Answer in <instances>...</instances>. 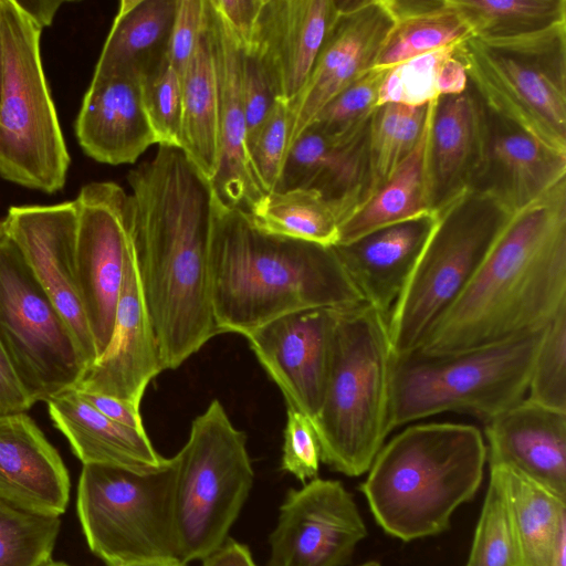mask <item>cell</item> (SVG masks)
Listing matches in <instances>:
<instances>
[{
	"label": "cell",
	"instance_id": "obj_1",
	"mask_svg": "<svg viewBox=\"0 0 566 566\" xmlns=\"http://www.w3.org/2000/svg\"><path fill=\"white\" fill-rule=\"evenodd\" d=\"M145 306L166 369L220 334L209 266L212 185L179 148L158 146L127 175Z\"/></svg>",
	"mask_w": 566,
	"mask_h": 566
},
{
	"label": "cell",
	"instance_id": "obj_2",
	"mask_svg": "<svg viewBox=\"0 0 566 566\" xmlns=\"http://www.w3.org/2000/svg\"><path fill=\"white\" fill-rule=\"evenodd\" d=\"M566 308V178L513 213L413 352L452 355L543 331Z\"/></svg>",
	"mask_w": 566,
	"mask_h": 566
},
{
	"label": "cell",
	"instance_id": "obj_3",
	"mask_svg": "<svg viewBox=\"0 0 566 566\" xmlns=\"http://www.w3.org/2000/svg\"><path fill=\"white\" fill-rule=\"evenodd\" d=\"M209 266L220 333L245 336L289 313L364 303L334 247L264 233L214 190Z\"/></svg>",
	"mask_w": 566,
	"mask_h": 566
},
{
	"label": "cell",
	"instance_id": "obj_4",
	"mask_svg": "<svg viewBox=\"0 0 566 566\" xmlns=\"http://www.w3.org/2000/svg\"><path fill=\"white\" fill-rule=\"evenodd\" d=\"M485 463L476 427L415 424L382 446L360 491L384 532L410 542L449 528L453 512L478 492Z\"/></svg>",
	"mask_w": 566,
	"mask_h": 566
},
{
	"label": "cell",
	"instance_id": "obj_5",
	"mask_svg": "<svg viewBox=\"0 0 566 566\" xmlns=\"http://www.w3.org/2000/svg\"><path fill=\"white\" fill-rule=\"evenodd\" d=\"M387 319L366 303L337 310L324 398L312 422L321 461L347 476L366 473L391 432Z\"/></svg>",
	"mask_w": 566,
	"mask_h": 566
},
{
	"label": "cell",
	"instance_id": "obj_6",
	"mask_svg": "<svg viewBox=\"0 0 566 566\" xmlns=\"http://www.w3.org/2000/svg\"><path fill=\"white\" fill-rule=\"evenodd\" d=\"M544 329L459 354L394 356L391 431L447 411L488 422L522 401Z\"/></svg>",
	"mask_w": 566,
	"mask_h": 566
},
{
	"label": "cell",
	"instance_id": "obj_7",
	"mask_svg": "<svg viewBox=\"0 0 566 566\" xmlns=\"http://www.w3.org/2000/svg\"><path fill=\"white\" fill-rule=\"evenodd\" d=\"M0 6V176L54 193L65 185L71 158L42 65V30L14 0Z\"/></svg>",
	"mask_w": 566,
	"mask_h": 566
},
{
	"label": "cell",
	"instance_id": "obj_8",
	"mask_svg": "<svg viewBox=\"0 0 566 566\" xmlns=\"http://www.w3.org/2000/svg\"><path fill=\"white\" fill-rule=\"evenodd\" d=\"M484 105L547 147L566 154V23L457 45Z\"/></svg>",
	"mask_w": 566,
	"mask_h": 566
},
{
	"label": "cell",
	"instance_id": "obj_9",
	"mask_svg": "<svg viewBox=\"0 0 566 566\" xmlns=\"http://www.w3.org/2000/svg\"><path fill=\"white\" fill-rule=\"evenodd\" d=\"M511 216L472 190L436 211L431 232L388 314L394 356L417 349L473 279Z\"/></svg>",
	"mask_w": 566,
	"mask_h": 566
},
{
	"label": "cell",
	"instance_id": "obj_10",
	"mask_svg": "<svg viewBox=\"0 0 566 566\" xmlns=\"http://www.w3.org/2000/svg\"><path fill=\"white\" fill-rule=\"evenodd\" d=\"M175 463L174 520L177 555L203 559L228 538L253 484L247 436L214 399L195 418Z\"/></svg>",
	"mask_w": 566,
	"mask_h": 566
},
{
	"label": "cell",
	"instance_id": "obj_11",
	"mask_svg": "<svg viewBox=\"0 0 566 566\" xmlns=\"http://www.w3.org/2000/svg\"><path fill=\"white\" fill-rule=\"evenodd\" d=\"M175 463L139 473L104 464H83L77 515L91 551L107 566L176 557Z\"/></svg>",
	"mask_w": 566,
	"mask_h": 566
},
{
	"label": "cell",
	"instance_id": "obj_12",
	"mask_svg": "<svg viewBox=\"0 0 566 566\" xmlns=\"http://www.w3.org/2000/svg\"><path fill=\"white\" fill-rule=\"evenodd\" d=\"M0 342L33 403L73 389L86 368L72 332L3 227Z\"/></svg>",
	"mask_w": 566,
	"mask_h": 566
},
{
	"label": "cell",
	"instance_id": "obj_13",
	"mask_svg": "<svg viewBox=\"0 0 566 566\" xmlns=\"http://www.w3.org/2000/svg\"><path fill=\"white\" fill-rule=\"evenodd\" d=\"M76 208L75 264L97 357L112 337L127 253L133 245L130 193L114 181L84 185Z\"/></svg>",
	"mask_w": 566,
	"mask_h": 566
},
{
	"label": "cell",
	"instance_id": "obj_14",
	"mask_svg": "<svg viewBox=\"0 0 566 566\" xmlns=\"http://www.w3.org/2000/svg\"><path fill=\"white\" fill-rule=\"evenodd\" d=\"M367 536L353 495L337 480L291 489L270 534L268 566H345Z\"/></svg>",
	"mask_w": 566,
	"mask_h": 566
},
{
	"label": "cell",
	"instance_id": "obj_15",
	"mask_svg": "<svg viewBox=\"0 0 566 566\" xmlns=\"http://www.w3.org/2000/svg\"><path fill=\"white\" fill-rule=\"evenodd\" d=\"M3 228L72 332L86 367L90 366L97 358V350L77 285L74 201L11 207L3 218Z\"/></svg>",
	"mask_w": 566,
	"mask_h": 566
},
{
	"label": "cell",
	"instance_id": "obj_16",
	"mask_svg": "<svg viewBox=\"0 0 566 566\" xmlns=\"http://www.w3.org/2000/svg\"><path fill=\"white\" fill-rule=\"evenodd\" d=\"M336 1L337 14L312 72L289 105L292 115L289 149L336 95L374 67L395 24L386 0Z\"/></svg>",
	"mask_w": 566,
	"mask_h": 566
},
{
	"label": "cell",
	"instance_id": "obj_17",
	"mask_svg": "<svg viewBox=\"0 0 566 566\" xmlns=\"http://www.w3.org/2000/svg\"><path fill=\"white\" fill-rule=\"evenodd\" d=\"M337 310L316 307L289 313L245 335L286 406L312 421L324 398Z\"/></svg>",
	"mask_w": 566,
	"mask_h": 566
},
{
	"label": "cell",
	"instance_id": "obj_18",
	"mask_svg": "<svg viewBox=\"0 0 566 566\" xmlns=\"http://www.w3.org/2000/svg\"><path fill=\"white\" fill-rule=\"evenodd\" d=\"M337 14L336 0H262L250 42L276 101L304 87Z\"/></svg>",
	"mask_w": 566,
	"mask_h": 566
},
{
	"label": "cell",
	"instance_id": "obj_19",
	"mask_svg": "<svg viewBox=\"0 0 566 566\" xmlns=\"http://www.w3.org/2000/svg\"><path fill=\"white\" fill-rule=\"evenodd\" d=\"M165 369L143 298L133 242L109 343L73 389L114 397L139 408L148 384Z\"/></svg>",
	"mask_w": 566,
	"mask_h": 566
},
{
	"label": "cell",
	"instance_id": "obj_20",
	"mask_svg": "<svg viewBox=\"0 0 566 566\" xmlns=\"http://www.w3.org/2000/svg\"><path fill=\"white\" fill-rule=\"evenodd\" d=\"M564 178L566 154L485 106L482 154L470 190L513 214Z\"/></svg>",
	"mask_w": 566,
	"mask_h": 566
},
{
	"label": "cell",
	"instance_id": "obj_21",
	"mask_svg": "<svg viewBox=\"0 0 566 566\" xmlns=\"http://www.w3.org/2000/svg\"><path fill=\"white\" fill-rule=\"evenodd\" d=\"M371 117L342 134L305 129L286 154L276 191L315 190L336 208L342 223L366 195Z\"/></svg>",
	"mask_w": 566,
	"mask_h": 566
},
{
	"label": "cell",
	"instance_id": "obj_22",
	"mask_svg": "<svg viewBox=\"0 0 566 566\" xmlns=\"http://www.w3.org/2000/svg\"><path fill=\"white\" fill-rule=\"evenodd\" d=\"M206 27L219 91L220 163L211 185L224 203L248 212L265 192L254 176L247 147L242 46L211 0H206Z\"/></svg>",
	"mask_w": 566,
	"mask_h": 566
},
{
	"label": "cell",
	"instance_id": "obj_23",
	"mask_svg": "<svg viewBox=\"0 0 566 566\" xmlns=\"http://www.w3.org/2000/svg\"><path fill=\"white\" fill-rule=\"evenodd\" d=\"M486 460L566 500V412L523 399L485 422Z\"/></svg>",
	"mask_w": 566,
	"mask_h": 566
},
{
	"label": "cell",
	"instance_id": "obj_24",
	"mask_svg": "<svg viewBox=\"0 0 566 566\" xmlns=\"http://www.w3.org/2000/svg\"><path fill=\"white\" fill-rule=\"evenodd\" d=\"M70 489L62 458L32 418L25 412L0 416V500L60 517Z\"/></svg>",
	"mask_w": 566,
	"mask_h": 566
},
{
	"label": "cell",
	"instance_id": "obj_25",
	"mask_svg": "<svg viewBox=\"0 0 566 566\" xmlns=\"http://www.w3.org/2000/svg\"><path fill=\"white\" fill-rule=\"evenodd\" d=\"M74 128L88 157L113 166L134 164L157 144L140 81L134 77L92 78Z\"/></svg>",
	"mask_w": 566,
	"mask_h": 566
},
{
	"label": "cell",
	"instance_id": "obj_26",
	"mask_svg": "<svg viewBox=\"0 0 566 566\" xmlns=\"http://www.w3.org/2000/svg\"><path fill=\"white\" fill-rule=\"evenodd\" d=\"M485 106L474 87L430 103L428 171L433 212L469 191L483 147Z\"/></svg>",
	"mask_w": 566,
	"mask_h": 566
},
{
	"label": "cell",
	"instance_id": "obj_27",
	"mask_svg": "<svg viewBox=\"0 0 566 566\" xmlns=\"http://www.w3.org/2000/svg\"><path fill=\"white\" fill-rule=\"evenodd\" d=\"M436 212L334 245L364 303L388 316L431 232Z\"/></svg>",
	"mask_w": 566,
	"mask_h": 566
},
{
	"label": "cell",
	"instance_id": "obj_28",
	"mask_svg": "<svg viewBox=\"0 0 566 566\" xmlns=\"http://www.w3.org/2000/svg\"><path fill=\"white\" fill-rule=\"evenodd\" d=\"M46 403L52 422L83 464H104L148 473L159 470L168 461L157 453L146 430L106 418L75 389L61 392Z\"/></svg>",
	"mask_w": 566,
	"mask_h": 566
},
{
	"label": "cell",
	"instance_id": "obj_29",
	"mask_svg": "<svg viewBox=\"0 0 566 566\" xmlns=\"http://www.w3.org/2000/svg\"><path fill=\"white\" fill-rule=\"evenodd\" d=\"M177 0H122L92 78L143 80L167 62Z\"/></svg>",
	"mask_w": 566,
	"mask_h": 566
},
{
	"label": "cell",
	"instance_id": "obj_30",
	"mask_svg": "<svg viewBox=\"0 0 566 566\" xmlns=\"http://www.w3.org/2000/svg\"><path fill=\"white\" fill-rule=\"evenodd\" d=\"M499 469L522 566H566V500Z\"/></svg>",
	"mask_w": 566,
	"mask_h": 566
},
{
	"label": "cell",
	"instance_id": "obj_31",
	"mask_svg": "<svg viewBox=\"0 0 566 566\" xmlns=\"http://www.w3.org/2000/svg\"><path fill=\"white\" fill-rule=\"evenodd\" d=\"M429 112L430 104L424 132L412 153L340 223L337 244L349 243L394 223L434 213L428 171Z\"/></svg>",
	"mask_w": 566,
	"mask_h": 566
},
{
	"label": "cell",
	"instance_id": "obj_32",
	"mask_svg": "<svg viewBox=\"0 0 566 566\" xmlns=\"http://www.w3.org/2000/svg\"><path fill=\"white\" fill-rule=\"evenodd\" d=\"M180 150L210 182L220 163L219 91L210 39L203 34L181 75Z\"/></svg>",
	"mask_w": 566,
	"mask_h": 566
},
{
	"label": "cell",
	"instance_id": "obj_33",
	"mask_svg": "<svg viewBox=\"0 0 566 566\" xmlns=\"http://www.w3.org/2000/svg\"><path fill=\"white\" fill-rule=\"evenodd\" d=\"M386 3L395 24L374 67L389 69L473 38L468 22L450 0H386Z\"/></svg>",
	"mask_w": 566,
	"mask_h": 566
},
{
	"label": "cell",
	"instance_id": "obj_34",
	"mask_svg": "<svg viewBox=\"0 0 566 566\" xmlns=\"http://www.w3.org/2000/svg\"><path fill=\"white\" fill-rule=\"evenodd\" d=\"M260 231L334 247L338 242L340 218L336 208L311 189H289L264 193L247 212Z\"/></svg>",
	"mask_w": 566,
	"mask_h": 566
},
{
	"label": "cell",
	"instance_id": "obj_35",
	"mask_svg": "<svg viewBox=\"0 0 566 566\" xmlns=\"http://www.w3.org/2000/svg\"><path fill=\"white\" fill-rule=\"evenodd\" d=\"M457 45L389 67L380 87L378 106L385 103L421 106L443 95L462 93L469 78L457 56Z\"/></svg>",
	"mask_w": 566,
	"mask_h": 566
},
{
	"label": "cell",
	"instance_id": "obj_36",
	"mask_svg": "<svg viewBox=\"0 0 566 566\" xmlns=\"http://www.w3.org/2000/svg\"><path fill=\"white\" fill-rule=\"evenodd\" d=\"M429 104L385 103L375 109L368 136V186L361 203L412 153L424 132Z\"/></svg>",
	"mask_w": 566,
	"mask_h": 566
},
{
	"label": "cell",
	"instance_id": "obj_37",
	"mask_svg": "<svg viewBox=\"0 0 566 566\" xmlns=\"http://www.w3.org/2000/svg\"><path fill=\"white\" fill-rule=\"evenodd\" d=\"M473 38L499 39L566 23V0H450Z\"/></svg>",
	"mask_w": 566,
	"mask_h": 566
},
{
	"label": "cell",
	"instance_id": "obj_38",
	"mask_svg": "<svg viewBox=\"0 0 566 566\" xmlns=\"http://www.w3.org/2000/svg\"><path fill=\"white\" fill-rule=\"evenodd\" d=\"M61 528L59 516L32 513L0 500V566H43Z\"/></svg>",
	"mask_w": 566,
	"mask_h": 566
},
{
	"label": "cell",
	"instance_id": "obj_39",
	"mask_svg": "<svg viewBox=\"0 0 566 566\" xmlns=\"http://www.w3.org/2000/svg\"><path fill=\"white\" fill-rule=\"evenodd\" d=\"M465 566H522L502 476L490 467L488 491Z\"/></svg>",
	"mask_w": 566,
	"mask_h": 566
},
{
	"label": "cell",
	"instance_id": "obj_40",
	"mask_svg": "<svg viewBox=\"0 0 566 566\" xmlns=\"http://www.w3.org/2000/svg\"><path fill=\"white\" fill-rule=\"evenodd\" d=\"M526 394L532 402L566 412V308L542 334Z\"/></svg>",
	"mask_w": 566,
	"mask_h": 566
},
{
	"label": "cell",
	"instance_id": "obj_41",
	"mask_svg": "<svg viewBox=\"0 0 566 566\" xmlns=\"http://www.w3.org/2000/svg\"><path fill=\"white\" fill-rule=\"evenodd\" d=\"M291 126L289 104L276 101L268 117L247 140L252 170L265 193L279 188L289 149Z\"/></svg>",
	"mask_w": 566,
	"mask_h": 566
},
{
	"label": "cell",
	"instance_id": "obj_42",
	"mask_svg": "<svg viewBox=\"0 0 566 566\" xmlns=\"http://www.w3.org/2000/svg\"><path fill=\"white\" fill-rule=\"evenodd\" d=\"M140 85L157 145L180 149L181 76L166 62L157 72L140 80Z\"/></svg>",
	"mask_w": 566,
	"mask_h": 566
},
{
	"label": "cell",
	"instance_id": "obj_43",
	"mask_svg": "<svg viewBox=\"0 0 566 566\" xmlns=\"http://www.w3.org/2000/svg\"><path fill=\"white\" fill-rule=\"evenodd\" d=\"M388 69L373 67L336 95L311 126L327 134L348 132L369 119L378 107L379 92Z\"/></svg>",
	"mask_w": 566,
	"mask_h": 566
},
{
	"label": "cell",
	"instance_id": "obj_44",
	"mask_svg": "<svg viewBox=\"0 0 566 566\" xmlns=\"http://www.w3.org/2000/svg\"><path fill=\"white\" fill-rule=\"evenodd\" d=\"M321 448L312 420L287 407L282 454V470L305 483L317 478Z\"/></svg>",
	"mask_w": 566,
	"mask_h": 566
},
{
	"label": "cell",
	"instance_id": "obj_45",
	"mask_svg": "<svg viewBox=\"0 0 566 566\" xmlns=\"http://www.w3.org/2000/svg\"><path fill=\"white\" fill-rule=\"evenodd\" d=\"M206 0H177L167 62L181 76L203 34Z\"/></svg>",
	"mask_w": 566,
	"mask_h": 566
},
{
	"label": "cell",
	"instance_id": "obj_46",
	"mask_svg": "<svg viewBox=\"0 0 566 566\" xmlns=\"http://www.w3.org/2000/svg\"><path fill=\"white\" fill-rule=\"evenodd\" d=\"M241 95L247 123V140L261 126L276 103L274 93L256 57L242 49Z\"/></svg>",
	"mask_w": 566,
	"mask_h": 566
},
{
	"label": "cell",
	"instance_id": "obj_47",
	"mask_svg": "<svg viewBox=\"0 0 566 566\" xmlns=\"http://www.w3.org/2000/svg\"><path fill=\"white\" fill-rule=\"evenodd\" d=\"M33 405L0 342V416L25 412Z\"/></svg>",
	"mask_w": 566,
	"mask_h": 566
},
{
	"label": "cell",
	"instance_id": "obj_48",
	"mask_svg": "<svg viewBox=\"0 0 566 566\" xmlns=\"http://www.w3.org/2000/svg\"><path fill=\"white\" fill-rule=\"evenodd\" d=\"M235 34L242 49L250 42L262 0H211Z\"/></svg>",
	"mask_w": 566,
	"mask_h": 566
},
{
	"label": "cell",
	"instance_id": "obj_49",
	"mask_svg": "<svg viewBox=\"0 0 566 566\" xmlns=\"http://www.w3.org/2000/svg\"><path fill=\"white\" fill-rule=\"evenodd\" d=\"M77 392L88 405L106 418L137 430H145L139 408L134 405L109 396Z\"/></svg>",
	"mask_w": 566,
	"mask_h": 566
},
{
	"label": "cell",
	"instance_id": "obj_50",
	"mask_svg": "<svg viewBox=\"0 0 566 566\" xmlns=\"http://www.w3.org/2000/svg\"><path fill=\"white\" fill-rule=\"evenodd\" d=\"M202 562V566H258L249 547L231 538H227Z\"/></svg>",
	"mask_w": 566,
	"mask_h": 566
},
{
	"label": "cell",
	"instance_id": "obj_51",
	"mask_svg": "<svg viewBox=\"0 0 566 566\" xmlns=\"http://www.w3.org/2000/svg\"><path fill=\"white\" fill-rule=\"evenodd\" d=\"M20 10L41 30L50 27L65 1L61 0H14Z\"/></svg>",
	"mask_w": 566,
	"mask_h": 566
},
{
	"label": "cell",
	"instance_id": "obj_52",
	"mask_svg": "<svg viewBox=\"0 0 566 566\" xmlns=\"http://www.w3.org/2000/svg\"><path fill=\"white\" fill-rule=\"evenodd\" d=\"M187 564L176 557H159L143 559L133 563H128L120 566H186Z\"/></svg>",
	"mask_w": 566,
	"mask_h": 566
},
{
	"label": "cell",
	"instance_id": "obj_53",
	"mask_svg": "<svg viewBox=\"0 0 566 566\" xmlns=\"http://www.w3.org/2000/svg\"><path fill=\"white\" fill-rule=\"evenodd\" d=\"M1 77H2V36H1V6H0V90H1Z\"/></svg>",
	"mask_w": 566,
	"mask_h": 566
},
{
	"label": "cell",
	"instance_id": "obj_54",
	"mask_svg": "<svg viewBox=\"0 0 566 566\" xmlns=\"http://www.w3.org/2000/svg\"><path fill=\"white\" fill-rule=\"evenodd\" d=\"M43 566H69V565H66L64 563H61V562H54V560L51 559L50 562H48Z\"/></svg>",
	"mask_w": 566,
	"mask_h": 566
},
{
	"label": "cell",
	"instance_id": "obj_55",
	"mask_svg": "<svg viewBox=\"0 0 566 566\" xmlns=\"http://www.w3.org/2000/svg\"><path fill=\"white\" fill-rule=\"evenodd\" d=\"M358 566H381V564L376 562V560H368V562L363 563V564H360Z\"/></svg>",
	"mask_w": 566,
	"mask_h": 566
},
{
	"label": "cell",
	"instance_id": "obj_56",
	"mask_svg": "<svg viewBox=\"0 0 566 566\" xmlns=\"http://www.w3.org/2000/svg\"><path fill=\"white\" fill-rule=\"evenodd\" d=\"M2 227H3V220L1 219L0 220V231H1Z\"/></svg>",
	"mask_w": 566,
	"mask_h": 566
}]
</instances>
